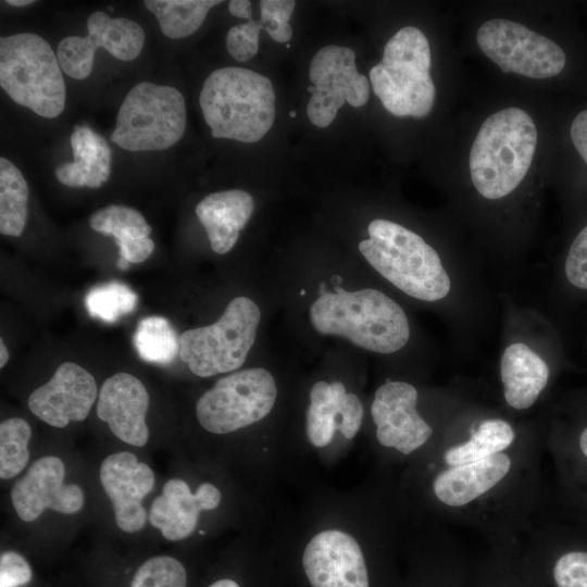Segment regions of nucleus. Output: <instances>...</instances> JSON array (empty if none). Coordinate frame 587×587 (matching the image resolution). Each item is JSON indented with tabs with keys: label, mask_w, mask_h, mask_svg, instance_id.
I'll return each instance as SVG.
<instances>
[{
	"label": "nucleus",
	"mask_w": 587,
	"mask_h": 587,
	"mask_svg": "<svg viewBox=\"0 0 587 587\" xmlns=\"http://www.w3.org/2000/svg\"><path fill=\"white\" fill-rule=\"evenodd\" d=\"M33 572L27 560L16 551L0 555V587H20L30 582Z\"/></svg>",
	"instance_id": "37"
},
{
	"label": "nucleus",
	"mask_w": 587,
	"mask_h": 587,
	"mask_svg": "<svg viewBox=\"0 0 587 587\" xmlns=\"http://www.w3.org/2000/svg\"><path fill=\"white\" fill-rule=\"evenodd\" d=\"M504 398L508 404L524 410L534 404L549 378L547 363L525 344L505 348L500 364Z\"/></svg>",
	"instance_id": "23"
},
{
	"label": "nucleus",
	"mask_w": 587,
	"mask_h": 587,
	"mask_svg": "<svg viewBox=\"0 0 587 587\" xmlns=\"http://www.w3.org/2000/svg\"><path fill=\"white\" fill-rule=\"evenodd\" d=\"M511 425L499 419L483 421L470 440L449 448L444 458L448 465L458 466L489 458L507 449L514 440Z\"/></svg>",
	"instance_id": "28"
},
{
	"label": "nucleus",
	"mask_w": 587,
	"mask_h": 587,
	"mask_svg": "<svg viewBox=\"0 0 587 587\" xmlns=\"http://www.w3.org/2000/svg\"><path fill=\"white\" fill-rule=\"evenodd\" d=\"M84 302L90 316L113 323L134 311L138 297L127 285L110 282L90 289Z\"/></svg>",
	"instance_id": "31"
},
{
	"label": "nucleus",
	"mask_w": 587,
	"mask_h": 587,
	"mask_svg": "<svg viewBox=\"0 0 587 587\" xmlns=\"http://www.w3.org/2000/svg\"><path fill=\"white\" fill-rule=\"evenodd\" d=\"M214 0H146L164 36L178 39L190 36L204 22L209 11L220 4Z\"/></svg>",
	"instance_id": "26"
},
{
	"label": "nucleus",
	"mask_w": 587,
	"mask_h": 587,
	"mask_svg": "<svg viewBox=\"0 0 587 587\" xmlns=\"http://www.w3.org/2000/svg\"><path fill=\"white\" fill-rule=\"evenodd\" d=\"M579 446L584 455L587 457V427L583 430L579 437Z\"/></svg>",
	"instance_id": "42"
},
{
	"label": "nucleus",
	"mask_w": 587,
	"mask_h": 587,
	"mask_svg": "<svg viewBox=\"0 0 587 587\" xmlns=\"http://www.w3.org/2000/svg\"><path fill=\"white\" fill-rule=\"evenodd\" d=\"M296 7L291 0H262L260 1V23L273 40L287 42L292 37V28L288 23Z\"/></svg>",
	"instance_id": "33"
},
{
	"label": "nucleus",
	"mask_w": 587,
	"mask_h": 587,
	"mask_svg": "<svg viewBox=\"0 0 587 587\" xmlns=\"http://www.w3.org/2000/svg\"><path fill=\"white\" fill-rule=\"evenodd\" d=\"M536 146V125L524 110L507 108L487 117L469 159L476 190L491 200L512 192L527 174Z\"/></svg>",
	"instance_id": "3"
},
{
	"label": "nucleus",
	"mask_w": 587,
	"mask_h": 587,
	"mask_svg": "<svg viewBox=\"0 0 587 587\" xmlns=\"http://www.w3.org/2000/svg\"><path fill=\"white\" fill-rule=\"evenodd\" d=\"M221 502V491L210 483H203L195 494L180 478H171L162 494L151 503L148 520L170 541L190 536L203 510H213Z\"/></svg>",
	"instance_id": "19"
},
{
	"label": "nucleus",
	"mask_w": 587,
	"mask_h": 587,
	"mask_svg": "<svg viewBox=\"0 0 587 587\" xmlns=\"http://www.w3.org/2000/svg\"><path fill=\"white\" fill-rule=\"evenodd\" d=\"M260 319L254 301L234 298L215 323L179 335L182 361L200 377L239 369L254 344Z\"/></svg>",
	"instance_id": "8"
},
{
	"label": "nucleus",
	"mask_w": 587,
	"mask_h": 587,
	"mask_svg": "<svg viewBox=\"0 0 587 587\" xmlns=\"http://www.w3.org/2000/svg\"><path fill=\"white\" fill-rule=\"evenodd\" d=\"M134 347L146 362L166 364L179 353V336L165 317L147 316L137 324Z\"/></svg>",
	"instance_id": "29"
},
{
	"label": "nucleus",
	"mask_w": 587,
	"mask_h": 587,
	"mask_svg": "<svg viewBox=\"0 0 587 587\" xmlns=\"http://www.w3.org/2000/svg\"><path fill=\"white\" fill-rule=\"evenodd\" d=\"M65 465L55 455L36 460L11 489V501L17 516L24 522L38 519L46 509L62 514L78 512L85 502L83 489L65 484Z\"/></svg>",
	"instance_id": "13"
},
{
	"label": "nucleus",
	"mask_w": 587,
	"mask_h": 587,
	"mask_svg": "<svg viewBox=\"0 0 587 587\" xmlns=\"http://www.w3.org/2000/svg\"><path fill=\"white\" fill-rule=\"evenodd\" d=\"M564 270L572 285L587 290V225L572 242Z\"/></svg>",
	"instance_id": "36"
},
{
	"label": "nucleus",
	"mask_w": 587,
	"mask_h": 587,
	"mask_svg": "<svg viewBox=\"0 0 587 587\" xmlns=\"http://www.w3.org/2000/svg\"><path fill=\"white\" fill-rule=\"evenodd\" d=\"M129 266V262H127L126 260H124L123 258H118L117 260V267L120 270H127Z\"/></svg>",
	"instance_id": "44"
},
{
	"label": "nucleus",
	"mask_w": 587,
	"mask_h": 587,
	"mask_svg": "<svg viewBox=\"0 0 587 587\" xmlns=\"http://www.w3.org/2000/svg\"><path fill=\"white\" fill-rule=\"evenodd\" d=\"M309 78L313 85L308 87L311 98L307 114L321 128L335 120L345 102L360 108L370 98L369 79L358 72L355 53L348 47L321 48L310 63Z\"/></svg>",
	"instance_id": "11"
},
{
	"label": "nucleus",
	"mask_w": 587,
	"mask_h": 587,
	"mask_svg": "<svg viewBox=\"0 0 587 587\" xmlns=\"http://www.w3.org/2000/svg\"><path fill=\"white\" fill-rule=\"evenodd\" d=\"M232 15L252 21L251 2L248 0H233L228 4Z\"/></svg>",
	"instance_id": "39"
},
{
	"label": "nucleus",
	"mask_w": 587,
	"mask_h": 587,
	"mask_svg": "<svg viewBox=\"0 0 587 587\" xmlns=\"http://www.w3.org/2000/svg\"><path fill=\"white\" fill-rule=\"evenodd\" d=\"M277 388L263 367L246 369L220 378L197 401L200 425L213 434H228L265 417L274 407Z\"/></svg>",
	"instance_id": "9"
},
{
	"label": "nucleus",
	"mask_w": 587,
	"mask_h": 587,
	"mask_svg": "<svg viewBox=\"0 0 587 587\" xmlns=\"http://www.w3.org/2000/svg\"><path fill=\"white\" fill-rule=\"evenodd\" d=\"M149 394L134 375L118 372L102 384L97 402V415L120 440L143 447L149 439L146 415Z\"/></svg>",
	"instance_id": "18"
},
{
	"label": "nucleus",
	"mask_w": 587,
	"mask_h": 587,
	"mask_svg": "<svg viewBox=\"0 0 587 587\" xmlns=\"http://www.w3.org/2000/svg\"><path fill=\"white\" fill-rule=\"evenodd\" d=\"M74 161L57 166V179L67 187L99 188L111 173V149L90 127L76 126L71 135Z\"/></svg>",
	"instance_id": "24"
},
{
	"label": "nucleus",
	"mask_w": 587,
	"mask_h": 587,
	"mask_svg": "<svg viewBox=\"0 0 587 587\" xmlns=\"http://www.w3.org/2000/svg\"><path fill=\"white\" fill-rule=\"evenodd\" d=\"M209 587H239V585L232 579L225 578L211 584Z\"/></svg>",
	"instance_id": "41"
},
{
	"label": "nucleus",
	"mask_w": 587,
	"mask_h": 587,
	"mask_svg": "<svg viewBox=\"0 0 587 587\" xmlns=\"http://www.w3.org/2000/svg\"><path fill=\"white\" fill-rule=\"evenodd\" d=\"M0 86L17 104L41 117L59 116L66 88L57 54L34 33L0 38Z\"/></svg>",
	"instance_id": "6"
},
{
	"label": "nucleus",
	"mask_w": 587,
	"mask_h": 587,
	"mask_svg": "<svg viewBox=\"0 0 587 587\" xmlns=\"http://www.w3.org/2000/svg\"><path fill=\"white\" fill-rule=\"evenodd\" d=\"M9 361V352L8 349L3 342V339H0V367H4L7 362Z\"/></svg>",
	"instance_id": "40"
},
{
	"label": "nucleus",
	"mask_w": 587,
	"mask_h": 587,
	"mask_svg": "<svg viewBox=\"0 0 587 587\" xmlns=\"http://www.w3.org/2000/svg\"><path fill=\"white\" fill-rule=\"evenodd\" d=\"M254 210L252 196L241 189H228L205 196L196 207V215L207 230L212 250L227 253L238 240Z\"/></svg>",
	"instance_id": "21"
},
{
	"label": "nucleus",
	"mask_w": 587,
	"mask_h": 587,
	"mask_svg": "<svg viewBox=\"0 0 587 587\" xmlns=\"http://www.w3.org/2000/svg\"><path fill=\"white\" fill-rule=\"evenodd\" d=\"M480 50L504 73L549 78L565 65L564 51L551 39L508 20H489L477 30Z\"/></svg>",
	"instance_id": "10"
},
{
	"label": "nucleus",
	"mask_w": 587,
	"mask_h": 587,
	"mask_svg": "<svg viewBox=\"0 0 587 587\" xmlns=\"http://www.w3.org/2000/svg\"><path fill=\"white\" fill-rule=\"evenodd\" d=\"M511 469L505 453H497L441 472L434 482V492L445 504L461 507L495 487Z\"/></svg>",
	"instance_id": "22"
},
{
	"label": "nucleus",
	"mask_w": 587,
	"mask_h": 587,
	"mask_svg": "<svg viewBox=\"0 0 587 587\" xmlns=\"http://www.w3.org/2000/svg\"><path fill=\"white\" fill-rule=\"evenodd\" d=\"M98 397L93 376L74 362L59 365L48 383L28 397V408L50 426L62 428L84 421Z\"/></svg>",
	"instance_id": "15"
},
{
	"label": "nucleus",
	"mask_w": 587,
	"mask_h": 587,
	"mask_svg": "<svg viewBox=\"0 0 587 587\" xmlns=\"http://www.w3.org/2000/svg\"><path fill=\"white\" fill-rule=\"evenodd\" d=\"M263 29L260 21L240 23L227 32L226 48L238 62H247L259 51V34Z\"/></svg>",
	"instance_id": "34"
},
{
	"label": "nucleus",
	"mask_w": 587,
	"mask_h": 587,
	"mask_svg": "<svg viewBox=\"0 0 587 587\" xmlns=\"http://www.w3.org/2000/svg\"><path fill=\"white\" fill-rule=\"evenodd\" d=\"M302 565L312 587H369L362 550L349 534L332 529L314 536Z\"/></svg>",
	"instance_id": "17"
},
{
	"label": "nucleus",
	"mask_w": 587,
	"mask_h": 587,
	"mask_svg": "<svg viewBox=\"0 0 587 587\" xmlns=\"http://www.w3.org/2000/svg\"><path fill=\"white\" fill-rule=\"evenodd\" d=\"M99 476L117 527L128 534L141 530L148 519L142 500L154 486L152 469L132 452L121 451L102 461Z\"/></svg>",
	"instance_id": "16"
},
{
	"label": "nucleus",
	"mask_w": 587,
	"mask_h": 587,
	"mask_svg": "<svg viewBox=\"0 0 587 587\" xmlns=\"http://www.w3.org/2000/svg\"><path fill=\"white\" fill-rule=\"evenodd\" d=\"M28 186L21 171L8 159H0V233L20 237L28 214Z\"/></svg>",
	"instance_id": "27"
},
{
	"label": "nucleus",
	"mask_w": 587,
	"mask_h": 587,
	"mask_svg": "<svg viewBox=\"0 0 587 587\" xmlns=\"http://www.w3.org/2000/svg\"><path fill=\"white\" fill-rule=\"evenodd\" d=\"M416 402V389L405 382L377 388L371 412L382 446L409 454L429 439L433 428L417 413Z\"/></svg>",
	"instance_id": "14"
},
{
	"label": "nucleus",
	"mask_w": 587,
	"mask_h": 587,
	"mask_svg": "<svg viewBox=\"0 0 587 587\" xmlns=\"http://www.w3.org/2000/svg\"><path fill=\"white\" fill-rule=\"evenodd\" d=\"M429 42L422 30L407 26L386 43L382 61L370 70L374 93L398 117H424L436 96L430 77Z\"/></svg>",
	"instance_id": "5"
},
{
	"label": "nucleus",
	"mask_w": 587,
	"mask_h": 587,
	"mask_svg": "<svg viewBox=\"0 0 587 587\" xmlns=\"http://www.w3.org/2000/svg\"><path fill=\"white\" fill-rule=\"evenodd\" d=\"M359 250L371 266L404 294L424 301L445 298L450 278L437 251L404 226L377 218Z\"/></svg>",
	"instance_id": "4"
},
{
	"label": "nucleus",
	"mask_w": 587,
	"mask_h": 587,
	"mask_svg": "<svg viewBox=\"0 0 587 587\" xmlns=\"http://www.w3.org/2000/svg\"><path fill=\"white\" fill-rule=\"evenodd\" d=\"M310 321L323 335L341 336L377 353H392L409 340L410 327L402 308L377 289L348 291L335 287L311 304Z\"/></svg>",
	"instance_id": "1"
},
{
	"label": "nucleus",
	"mask_w": 587,
	"mask_h": 587,
	"mask_svg": "<svg viewBox=\"0 0 587 587\" xmlns=\"http://www.w3.org/2000/svg\"><path fill=\"white\" fill-rule=\"evenodd\" d=\"M90 227L115 238L120 258L129 263L147 260L154 250L149 235L151 227L142 214L126 205L111 204L96 211L89 218Z\"/></svg>",
	"instance_id": "25"
},
{
	"label": "nucleus",
	"mask_w": 587,
	"mask_h": 587,
	"mask_svg": "<svg viewBox=\"0 0 587 587\" xmlns=\"http://www.w3.org/2000/svg\"><path fill=\"white\" fill-rule=\"evenodd\" d=\"M199 103L214 138L253 143L266 135L275 120L271 80L243 67L213 71L203 83Z\"/></svg>",
	"instance_id": "2"
},
{
	"label": "nucleus",
	"mask_w": 587,
	"mask_h": 587,
	"mask_svg": "<svg viewBox=\"0 0 587 587\" xmlns=\"http://www.w3.org/2000/svg\"><path fill=\"white\" fill-rule=\"evenodd\" d=\"M289 115H290L291 117H295V116H296V112L291 111V112L289 113Z\"/></svg>",
	"instance_id": "45"
},
{
	"label": "nucleus",
	"mask_w": 587,
	"mask_h": 587,
	"mask_svg": "<svg viewBox=\"0 0 587 587\" xmlns=\"http://www.w3.org/2000/svg\"><path fill=\"white\" fill-rule=\"evenodd\" d=\"M571 138L574 147L587 164V110L582 111L573 120Z\"/></svg>",
	"instance_id": "38"
},
{
	"label": "nucleus",
	"mask_w": 587,
	"mask_h": 587,
	"mask_svg": "<svg viewBox=\"0 0 587 587\" xmlns=\"http://www.w3.org/2000/svg\"><path fill=\"white\" fill-rule=\"evenodd\" d=\"M553 577L558 587H587V552L572 551L560 557Z\"/></svg>",
	"instance_id": "35"
},
{
	"label": "nucleus",
	"mask_w": 587,
	"mask_h": 587,
	"mask_svg": "<svg viewBox=\"0 0 587 587\" xmlns=\"http://www.w3.org/2000/svg\"><path fill=\"white\" fill-rule=\"evenodd\" d=\"M130 587H187V573L177 559L157 555L137 569Z\"/></svg>",
	"instance_id": "32"
},
{
	"label": "nucleus",
	"mask_w": 587,
	"mask_h": 587,
	"mask_svg": "<svg viewBox=\"0 0 587 587\" xmlns=\"http://www.w3.org/2000/svg\"><path fill=\"white\" fill-rule=\"evenodd\" d=\"M33 0H7L5 3L12 5V7H25L34 3Z\"/></svg>",
	"instance_id": "43"
},
{
	"label": "nucleus",
	"mask_w": 587,
	"mask_h": 587,
	"mask_svg": "<svg viewBox=\"0 0 587 587\" xmlns=\"http://www.w3.org/2000/svg\"><path fill=\"white\" fill-rule=\"evenodd\" d=\"M363 407L359 397L347 392L340 382L320 380L310 391V405L307 411V435L312 445H328L336 428L352 439L360 429Z\"/></svg>",
	"instance_id": "20"
},
{
	"label": "nucleus",
	"mask_w": 587,
	"mask_h": 587,
	"mask_svg": "<svg viewBox=\"0 0 587 587\" xmlns=\"http://www.w3.org/2000/svg\"><path fill=\"white\" fill-rule=\"evenodd\" d=\"M183 93L167 85L141 82L123 100L110 140L127 151L164 150L186 129Z\"/></svg>",
	"instance_id": "7"
},
{
	"label": "nucleus",
	"mask_w": 587,
	"mask_h": 587,
	"mask_svg": "<svg viewBox=\"0 0 587 587\" xmlns=\"http://www.w3.org/2000/svg\"><path fill=\"white\" fill-rule=\"evenodd\" d=\"M29 424L21 417H10L0 424V477L17 476L29 461Z\"/></svg>",
	"instance_id": "30"
},
{
	"label": "nucleus",
	"mask_w": 587,
	"mask_h": 587,
	"mask_svg": "<svg viewBox=\"0 0 587 587\" xmlns=\"http://www.w3.org/2000/svg\"><path fill=\"white\" fill-rule=\"evenodd\" d=\"M87 30L85 37L63 38L57 49L62 71L78 80L91 73L98 47L117 60L132 61L139 55L145 45V30L137 22L125 17L112 18L102 11L88 16Z\"/></svg>",
	"instance_id": "12"
}]
</instances>
